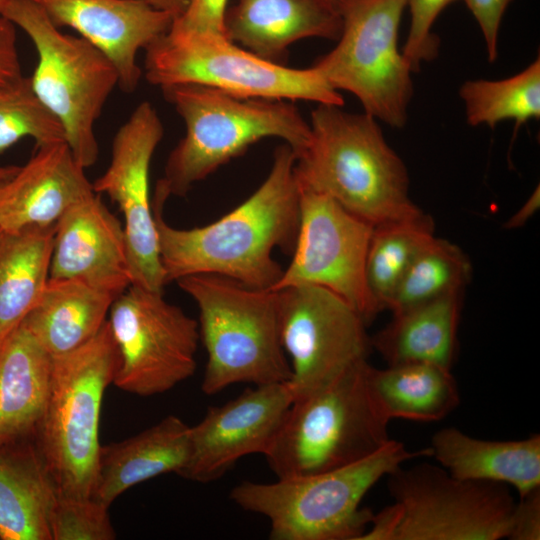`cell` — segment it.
<instances>
[{"label":"cell","mask_w":540,"mask_h":540,"mask_svg":"<svg viewBox=\"0 0 540 540\" xmlns=\"http://www.w3.org/2000/svg\"><path fill=\"white\" fill-rule=\"evenodd\" d=\"M152 7L171 14L174 19L179 17L187 8L190 0H144Z\"/></svg>","instance_id":"41"},{"label":"cell","mask_w":540,"mask_h":540,"mask_svg":"<svg viewBox=\"0 0 540 540\" xmlns=\"http://www.w3.org/2000/svg\"><path fill=\"white\" fill-rule=\"evenodd\" d=\"M54 357L21 323L0 344V444L34 439L48 402Z\"/></svg>","instance_id":"22"},{"label":"cell","mask_w":540,"mask_h":540,"mask_svg":"<svg viewBox=\"0 0 540 540\" xmlns=\"http://www.w3.org/2000/svg\"><path fill=\"white\" fill-rule=\"evenodd\" d=\"M145 52V79L160 88L193 83L242 98L344 105L314 66L297 69L264 60L223 34L171 25Z\"/></svg>","instance_id":"9"},{"label":"cell","mask_w":540,"mask_h":540,"mask_svg":"<svg viewBox=\"0 0 540 540\" xmlns=\"http://www.w3.org/2000/svg\"><path fill=\"white\" fill-rule=\"evenodd\" d=\"M108 326L118 364L113 383L138 396L165 393L196 369L198 321L163 292L130 285L113 301Z\"/></svg>","instance_id":"12"},{"label":"cell","mask_w":540,"mask_h":540,"mask_svg":"<svg viewBox=\"0 0 540 540\" xmlns=\"http://www.w3.org/2000/svg\"><path fill=\"white\" fill-rule=\"evenodd\" d=\"M471 275V262L461 248L434 236L407 270L388 310L393 315L447 295L464 292Z\"/></svg>","instance_id":"31"},{"label":"cell","mask_w":540,"mask_h":540,"mask_svg":"<svg viewBox=\"0 0 540 540\" xmlns=\"http://www.w3.org/2000/svg\"><path fill=\"white\" fill-rule=\"evenodd\" d=\"M0 234H1V230H0Z\"/></svg>","instance_id":"44"},{"label":"cell","mask_w":540,"mask_h":540,"mask_svg":"<svg viewBox=\"0 0 540 540\" xmlns=\"http://www.w3.org/2000/svg\"><path fill=\"white\" fill-rule=\"evenodd\" d=\"M108 505L93 497L58 494L50 514L51 540H114Z\"/></svg>","instance_id":"33"},{"label":"cell","mask_w":540,"mask_h":540,"mask_svg":"<svg viewBox=\"0 0 540 540\" xmlns=\"http://www.w3.org/2000/svg\"><path fill=\"white\" fill-rule=\"evenodd\" d=\"M431 456L452 476L512 486L521 497L540 488V435L518 440H485L453 427L438 430Z\"/></svg>","instance_id":"24"},{"label":"cell","mask_w":540,"mask_h":540,"mask_svg":"<svg viewBox=\"0 0 540 540\" xmlns=\"http://www.w3.org/2000/svg\"><path fill=\"white\" fill-rule=\"evenodd\" d=\"M318 104L311 136L296 157L300 189L322 193L373 226L423 218L410 198L409 174L377 119Z\"/></svg>","instance_id":"2"},{"label":"cell","mask_w":540,"mask_h":540,"mask_svg":"<svg viewBox=\"0 0 540 540\" xmlns=\"http://www.w3.org/2000/svg\"><path fill=\"white\" fill-rule=\"evenodd\" d=\"M419 456H431L430 448L409 451L391 439L370 456L334 470L272 483L243 481L231 490L230 499L266 517L272 540H359L374 515L360 507L366 493Z\"/></svg>","instance_id":"4"},{"label":"cell","mask_w":540,"mask_h":540,"mask_svg":"<svg viewBox=\"0 0 540 540\" xmlns=\"http://www.w3.org/2000/svg\"><path fill=\"white\" fill-rule=\"evenodd\" d=\"M540 191L539 186L532 192L520 209L514 213L504 224L505 229L522 227L539 209Z\"/></svg>","instance_id":"40"},{"label":"cell","mask_w":540,"mask_h":540,"mask_svg":"<svg viewBox=\"0 0 540 540\" xmlns=\"http://www.w3.org/2000/svg\"><path fill=\"white\" fill-rule=\"evenodd\" d=\"M56 482L34 439L0 444V539L51 540Z\"/></svg>","instance_id":"23"},{"label":"cell","mask_w":540,"mask_h":540,"mask_svg":"<svg viewBox=\"0 0 540 540\" xmlns=\"http://www.w3.org/2000/svg\"><path fill=\"white\" fill-rule=\"evenodd\" d=\"M116 296L75 278H51L21 322L53 356L69 353L105 324Z\"/></svg>","instance_id":"25"},{"label":"cell","mask_w":540,"mask_h":540,"mask_svg":"<svg viewBox=\"0 0 540 540\" xmlns=\"http://www.w3.org/2000/svg\"><path fill=\"white\" fill-rule=\"evenodd\" d=\"M336 1V0H335Z\"/></svg>","instance_id":"45"},{"label":"cell","mask_w":540,"mask_h":540,"mask_svg":"<svg viewBox=\"0 0 540 540\" xmlns=\"http://www.w3.org/2000/svg\"><path fill=\"white\" fill-rule=\"evenodd\" d=\"M364 362L295 401L265 453L277 478L334 470L375 453L391 439L388 420L365 381Z\"/></svg>","instance_id":"6"},{"label":"cell","mask_w":540,"mask_h":540,"mask_svg":"<svg viewBox=\"0 0 540 540\" xmlns=\"http://www.w3.org/2000/svg\"><path fill=\"white\" fill-rule=\"evenodd\" d=\"M457 0H407L411 22L402 49L413 73L419 71L423 62L434 60L439 52V37L432 32L437 17Z\"/></svg>","instance_id":"34"},{"label":"cell","mask_w":540,"mask_h":540,"mask_svg":"<svg viewBox=\"0 0 540 540\" xmlns=\"http://www.w3.org/2000/svg\"><path fill=\"white\" fill-rule=\"evenodd\" d=\"M17 168L18 166H15V165H8V166L0 167V178H4L11 175L12 173L16 171Z\"/></svg>","instance_id":"42"},{"label":"cell","mask_w":540,"mask_h":540,"mask_svg":"<svg viewBox=\"0 0 540 540\" xmlns=\"http://www.w3.org/2000/svg\"><path fill=\"white\" fill-rule=\"evenodd\" d=\"M2 16L31 39L38 58L33 91L62 124L75 160L91 167L99 155L95 123L119 86L116 67L87 40L61 32L31 0H12Z\"/></svg>","instance_id":"8"},{"label":"cell","mask_w":540,"mask_h":540,"mask_svg":"<svg viewBox=\"0 0 540 540\" xmlns=\"http://www.w3.org/2000/svg\"><path fill=\"white\" fill-rule=\"evenodd\" d=\"M25 137L36 147L65 142L60 121L39 100L30 77L0 86V154Z\"/></svg>","instance_id":"32"},{"label":"cell","mask_w":540,"mask_h":540,"mask_svg":"<svg viewBox=\"0 0 540 540\" xmlns=\"http://www.w3.org/2000/svg\"><path fill=\"white\" fill-rule=\"evenodd\" d=\"M190 452V426L169 415L120 442L100 448L91 497L110 506L129 488L166 473L179 474Z\"/></svg>","instance_id":"21"},{"label":"cell","mask_w":540,"mask_h":540,"mask_svg":"<svg viewBox=\"0 0 540 540\" xmlns=\"http://www.w3.org/2000/svg\"><path fill=\"white\" fill-rule=\"evenodd\" d=\"M459 96L470 126L494 128L501 121L513 120L516 130L540 118V58L505 79L467 80L461 85Z\"/></svg>","instance_id":"30"},{"label":"cell","mask_w":540,"mask_h":540,"mask_svg":"<svg viewBox=\"0 0 540 540\" xmlns=\"http://www.w3.org/2000/svg\"><path fill=\"white\" fill-rule=\"evenodd\" d=\"M399 505L393 540L506 538L516 501L503 483L461 479L442 466H399L387 475Z\"/></svg>","instance_id":"11"},{"label":"cell","mask_w":540,"mask_h":540,"mask_svg":"<svg viewBox=\"0 0 540 540\" xmlns=\"http://www.w3.org/2000/svg\"><path fill=\"white\" fill-rule=\"evenodd\" d=\"M464 292L447 295L403 312L373 337L371 346L388 366L432 363L451 369Z\"/></svg>","instance_id":"26"},{"label":"cell","mask_w":540,"mask_h":540,"mask_svg":"<svg viewBox=\"0 0 540 540\" xmlns=\"http://www.w3.org/2000/svg\"><path fill=\"white\" fill-rule=\"evenodd\" d=\"M368 392L376 407L388 419L438 421L454 411L460 402L451 369L432 363H407L365 369Z\"/></svg>","instance_id":"27"},{"label":"cell","mask_w":540,"mask_h":540,"mask_svg":"<svg viewBox=\"0 0 540 540\" xmlns=\"http://www.w3.org/2000/svg\"><path fill=\"white\" fill-rule=\"evenodd\" d=\"M224 30L232 42L282 64L301 39L338 40L342 17L335 0H235L226 9Z\"/></svg>","instance_id":"20"},{"label":"cell","mask_w":540,"mask_h":540,"mask_svg":"<svg viewBox=\"0 0 540 540\" xmlns=\"http://www.w3.org/2000/svg\"><path fill=\"white\" fill-rule=\"evenodd\" d=\"M12 0H0V17L3 14L4 9Z\"/></svg>","instance_id":"43"},{"label":"cell","mask_w":540,"mask_h":540,"mask_svg":"<svg viewBox=\"0 0 540 540\" xmlns=\"http://www.w3.org/2000/svg\"><path fill=\"white\" fill-rule=\"evenodd\" d=\"M160 89L186 128L156 184L168 198L185 196L195 183L264 138L283 140L296 157L309 144L310 125L293 101L242 98L193 83Z\"/></svg>","instance_id":"3"},{"label":"cell","mask_w":540,"mask_h":540,"mask_svg":"<svg viewBox=\"0 0 540 540\" xmlns=\"http://www.w3.org/2000/svg\"><path fill=\"white\" fill-rule=\"evenodd\" d=\"M293 403L287 382L248 388L221 406L209 407L190 426V452L179 476L216 481L244 456L265 455Z\"/></svg>","instance_id":"16"},{"label":"cell","mask_w":540,"mask_h":540,"mask_svg":"<svg viewBox=\"0 0 540 540\" xmlns=\"http://www.w3.org/2000/svg\"><path fill=\"white\" fill-rule=\"evenodd\" d=\"M475 18L485 41L487 58L495 62L498 58L500 25L507 7L513 0H463Z\"/></svg>","instance_id":"36"},{"label":"cell","mask_w":540,"mask_h":540,"mask_svg":"<svg viewBox=\"0 0 540 540\" xmlns=\"http://www.w3.org/2000/svg\"><path fill=\"white\" fill-rule=\"evenodd\" d=\"M177 284L199 309L200 339L207 353L206 395L249 383H285L291 376L281 344L278 292L217 274H195Z\"/></svg>","instance_id":"5"},{"label":"cell","mask_w":540,"mask_h":540,"mask_svg":"<svg viewBox=\"0 0 540 540\" xmlns=\"http://www.w3.org/2000/svg\"><path fill=\"white\" fill-rule=\"evenodd\" d=\"M342 17L337 45L314 67L336 91H347L364 112L402 128L414 94L411 67L398 48L407 0H336Z\"/></svg>","instance_id":"10"},{"label":"cell","mask_w":540,"mask_h":540,"mask_svg":"<svg viewBox=\"0 0 540 540\" xmlns=\"http://www.w3.org/2000/svg\"><path fill=\"white\" fill-rule=\"evenodd\" d=\"M57 28L69 27L114 64L119 87L137 88L142 70L137 54L171 27L174 17L144 0H31Z\"/></svg>","instance_id":"17"},{"label":"cell","mask_w":540,"mask_h":540,"mask_svg":"<svg viewBox=\"0 0 540 540\" xmlns=\"http://www.w3.org/2000/svg\"><path fill=\"white\" fill-rule=\"evenodd\" d=\"M507 539H540V488L520 498L512 512Z\"/></svg>","instance_id":"37"},{"label":"cell","mask_w":540,"mask_h":540,"mask_svg":"<svg viewBox=\"0 0 540 540\" xmlns=\"http://www.w3.org/2000/svg\"><path fill=\"white\" fill-rule=\"evenodd\" d=\"M16 26L0 17V86L21 77V65L16 46Z\"/></svg>","instance_id":"38"},{"label":"cell","mask_w":540,"mask_h":540,"mask_svg":"<svg viewBox=\"0 0 540 540\" xmlns=\"http://www.w3.org/2000/svg\"><path fill=\"white\" fill-rule=\"evenodd\" d=\"M51 278H75L120 295L132 276L124 227L95 192L56 222Z\"/></svg>","instance_id":"18"},{"label":"cell","mask_w":540,"mask_h":540,"mask_svg":"<svg viewBox=\"0 0 540 540\" xmlns=\"http://www.w3.org/2000/svg\"><path fill=\"white\" fill-rule=\"evenodd\" d=\"M55 224L0 234V344L33 309L50 277Z\"/></svg>","instance_id":"28"},{"label":"cell","mask_w":540,"mask_h":540,"mask_svg":"<svg viewBox=\"0 0 540 540\" xmlns=\"http://www.w3.org/2000/svg\"><path fill=\"white\" fill-rule=\"evenodd\" d=\"M278 292L280 340L290 358L293 402L368 361L372 349L361 315L332 291L296 285Z\"/></svg>","instance_id":"13"},{"label":"cell","mask_w":540,"mask_h":540,"mask_svg":"<svg viewBox=\"0 0 540 540\" xmlns=\"http://www.w3.org/2000/svg\"><path fill=\"white\" fill-rule=\"evenodd\" d=\"M400 516L397 503L385 507L374 514L372 520L359 540H393Z\"/></svg>","instance_id":"39"},{"label":"cell","mask_w":540,"mask_h":540,"mask_svg":"<svg viewBox=\"0 0 540 540\" xmlns=\"http://www.w3.org/2000/svg\"><path fill=\"white\" fill-rule=\"evenodd\" d=\"M300 222L289 266L272 290L326 288L349 303L366 324L374 318L365 264L374 226L329 196L300 189Z\"/></svg>","instance_id":"14"},{"label":"cell","mask_w":540,"mask_h":540,"mask_svg":"<svg viewBox=\"0 0 540 540\" xmlns=\"http://www.w3.org/2000/svg\"><path fill=\"white\" fill-rule=\"evenodd\" d=\"M92 193L85 169L65 142L36 147L23 166L0 178V230L56 224L70 207Z\"/></svg>","instance_id":"19"},{"label":"cell","mask_w":540,"mask_h":540,"mask_svg":"<svg viewBox=\"0 0 540 540\" xmlns=\"http://www.w3.org/2000/svg\"><path fill=\"white\" fill-rule=\"evenodd\" d=\"M296 154L286 143L274 151L271 169L256 191L220 219L178 229L163 217L167 197L154 192L152 208L166 283L195 274H217L273 289L283 268L273 250L292 255L300 222Z\"/></svg>","instance_id":"1"},{"label":"cell","mask_w":540,"mask_h":540,"mask_svg":"<svg viewBox=\"0 0 540 540\" xmlns=\"http://www.w3.org/2000/svg\"><path fill=\"white\" fill-rule=\"evenodd\" d=\"M227 4L228 0H190L186 10L174 19L172 26L187 31L225 35Z\"/></svg>","instance_id":"35"},{"label":"cell","mask_w":540,"mask_h":540,"mask_svg":"<svg viewBox=\"0 0 540 540\" xmlns=\"http://www.w3.org/2000/svg\"><path fill=\"white\" fill-rule=\"evenodd\" d=\"M434 237V222L423 218L374 226L370 239L365 281L375 315L388 310L412 262Z\"/></svg>","instance_id":"29"},{"label":"cell","mask_w":540,"mask_h":540,"mask_svg":"<svg viewBox=\"0 0 540 540\" xmlns=\"http://www.w3.org/2000/svg\"><path fill=\"white\" fill-rule=\"evenodd\" d=\"M117 364L107 321L85 344L54 357L50 394L34 441L60 495L91 496L101 448L102 400Z\"/></svg>","instance_id":"7"},{"label":"cell","mask_w":540,"mask_h":540,"mask_svg":"<svg viewBox=\"0 0 540 540\" xmlns=\"http://www.w3.org/2000/svg\"><path fill=\"white\" fill-rule=\"evenodd\" d=\"M163 135L156 109L148 101L141 102L117 130L110 164L92 183L96 194L107 195L123 213L132 285L156 292H163L167 283L159 254L149 173Z\"/></svg>","instance_id":"15"}]
</instances>
